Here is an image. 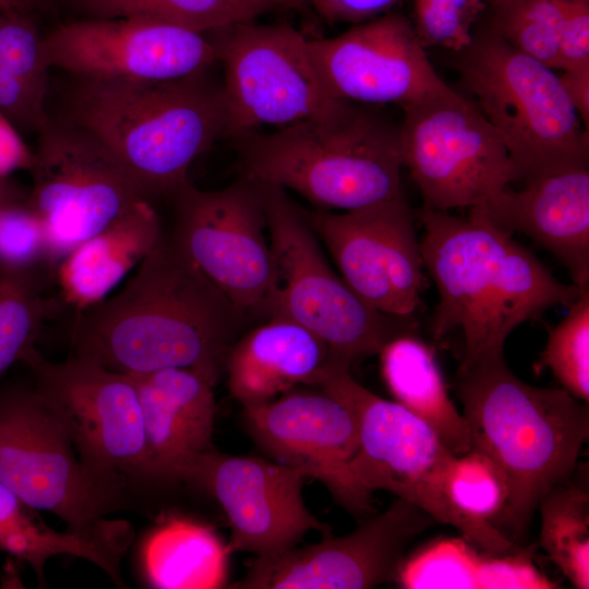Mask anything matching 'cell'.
I'll return each instance as SVG.
<instances>
[{"label": "cell", "mask_w": 589, "mask_h": 589, "mask_svg": "<svg viewBox=\"0 0 589 589\" xmlns=\"http://www.w3.org/2000/svg\"><path fill=\"white\" fill-rule=\"evenodd\" d=\"M248 316L163 236L117 294L76 312L71 346L113 372L192 369L216 384Z\"/></svg>", "instance_id": "1"}, {"label": "cell", "mask_w": 589, "mask_h": 589, "mask_svg": "<svg viewBox=\"0 0 589 589\" xmlns=\"http://www.w3.org/2000/svg\"><path fill=\"white\" fill-rule=\"evenodd\" d=\"M417 216L424 230L423 267L440 296L432 332L440 338L461 330L458 368L504 354L517 326L550 308H568L586 290L557 280L512 235L472 208L468 217H459L423 206Z\"/></svg>", "instance_id": "2"}, {"label": "cell", "mask_w": 589, "mask_h": 589, "mask_svg": "<svg viewBox=\"0 0 589 589\" xmlns=\"http://www.w3.org/2000/svg\"><path fill=\"white\" fill-rule=\"evenodd\" d=\"M455 390L464 406L471 448L489 457L508 489L494 527L519 545L543 495L575 472L589 436L588 404L565 389L532 386L504 354L458 368ZM504 534V533H503Z\"/></svg>", "instance_id": "3"}, {"label": "cell", "mask_w": 589, "mask_h": 589, "mask_svg": "<svg viewBox=\"0 0 589 589\" xmlns=\"http://www.w3.org/2000/svg\"><path fill=\"white\" fill-rule=\"evenodd\" d=\"M64 120L120 161L143 194L172 197L193 160L227 137L223 85L206 70L170 81L76 79Z\"/></svg>", "instance_id": "4"}, {"label": "cell", "mask_w": 589, "mask_h": 589, "mask_svg": "<svg viewBox=\"0 0 589 589\" xmlns=\"http://www.w3.org/2000/svg\"><path fill=\"white\" fill-rule=\"evenodd\" d=\"M229 140L241 175L320 208L353 211L404 195L399 125L375 105L337 99L275 132L252 129Z\"/></svg>", "instance_id": "5"}, {"label": "cell", "mask_w": 589, "mask_h": 589, "mask_svg": "<svg viewBox=\"0 0 589 589\" xmlns=\"http://www.w3.org/2000/svg\"><path fill=\"white\" fill-rule=\"evenodd\" d=\"M456 68L474 105L503 140L514 181L588 166V131L558 75L490 25L476 29Z\"/></svg>", "instance_id": "6"}, {"label": "cell", "mask_w": 589, "mask_h": 589, "mask_svg": "<svg viewBox=\"0 0 589 589\" xmlns=\"http://www.w3.org/2000/svg\"><path fill=\"white\" fill-rule=\"evenodd\" d=\"M350 362L335 358L314 387L341 400L353 413L359 447L348 472L365 492L389 491L430 514L436 522L460 530L491 554L521 549L490 522L465 516L448 495V477L456 455L422 420L396 401L360 385Z\"/></svg>", "instance_id": "7"}, {"label": "cell", "mask_w": 589, "mask_h": 589, "mask_svg": "<svg viewBox=\"0 0 589 589\" xmlns=\"http://www.w3.org/2000/svg\"><path fill=\"white\" fill-rule=\"evenodd\" d=\"M261 183L273 259L261 316L298 323L351 363L407 334L393 323L396 316L370 306L329 267L315 232L285 189Z\"/></svg>", "instance_id": "8"}, {"label": "cell", "mask_w": 589, "mask_h": 589, "mask_svg": "<svg viewBox=\"0 0 589 589\" xmlns=\"http://www.w3.org/2000/svg\"><path fill=\"white\" fill-rule=\"evenodd\" d=\"M0 480L26 505L87 532L118 506L119 485L74 453L63 422L34 387L0 392Z\"/></svg>", "instance_id": "9"}, {"label": "cell", "mask_w": 589, "mask_h": 589, "mask_svg": "<svg viewBox=\"0 0 589 589\" xmlns=\"http://www.w3.org/2000/svg\"><path fill=\"white\" fill-rule=\"evenodd\" d=\"M26 204L39 216L50 263L148 200L120 161L96 137L64 119L38 132Z\"/></svg>", "instance_id": "10"}, {"label": "cell", "mask_w": 589, "mask_h": 589, "mask_svg": "<svg viewBox=\"0 0 589 589\" xmlns=\"http://www.w3.org/2000/svg\"><path fill=\"white\" fill-rule=\"evenodd\" d=\"M171 199L177 252L238 309L261 316L273 274L262 183L240 175L215 191L189 183Z\"/></svg>", "instance_id": "11"}, {"label": "cell", "mask_w": 589, "mask_h": 589, "mask_svg": "<svg viewBox=\"0 0 589 589\" xmlns=\"http://www.w3.org/2000/svg\"><path fill=\"white\" fill-rule=\"evenodd\" d=\"M402 110V164L410 170L424 207L471 208L514 181L503 140L473 101L458 93Z\"/></svg>", "instance_id": "12"}, {"label": "cell", "mask_w": 589, "mask_h": 589, "mask_svg": "<svg viewBox=\"0 0 589 589\" xmlns=\"http://www.w3.org/2000/svg\"><path fill=\"white\" fill-rule=\"evenodd\" d=\"M209 33L225 72L227 139L316 116L337 101L323 84L309 40L292 26L248 21Z\"/></svg>", "instance_id": "13"}, {"label": "cell", "mask_w": 589, "mask_h": 589, "mask_svg": "<svg viewBox=\"0 0 589 589\" xmlns=\"http://www.w3.org/2000/svg\"><path fill=\"white\" fill-rule=\"evenodd\" d=\"M22 361L95 474L116 482L120 474L147 479L142 409L129 375L79 356L53 362L35 347Z\"/></svg>", "instance_id": "14"}, {"label": "cell", "mask_w": 589, "mask_h": 589, "mask_svg": "<svg viewBox=\"0 0 589 589\" xmlns=\"http://www.w3.org/2000/svg\"><path fill=\"white\" fill-rule=\"evenodd\" d=\"M48 69L75 79L170 81L207 70L216 48L203 34L148 19L81 17L43 35Z\"/></svg>", "instance_id": "15"}, {"label": "cell", "mask_w": 589, "mask_h": 589, "mask_svg": "<svg viewBox=\"0 0 589 589\" xmlns=\"http://www.w3.org/2000/svg\"><path fill=\"white\" fill-rule=\"evenodd\" d=\"M341 278L370 306L392 316L419 305L423 261L405 196L340 214L302 211Z\"/></svg>", "instance_id": "16"}, {"label": "cell", "mask_w": 589, "mask_h": 589, "mask_svg": "<svg viewBox=\"0 0 589 589\" xmlns=\"http://www.w3.org/2000/svg\"><path fill=\"white\" fill-rule=\"evenodd\" d=\"M436 521L419 506L396 497L381 514L340 537L274 557H255L230 588L366 589L396 579L408 546Z\"/></svg>", "instance_id": "17"}, {"label": "cell", "mask_w": 589, "mask_h": 589, "mask_svg": "<svg viewBox=\"0 0 589 589\" xmlns=\"http://www.w3.org/2000/svg\"><path fill=\"white\" fill-rule=\"evenodd\" d=\"M309 50L324 86L337 99L404 109L458 94L440 77L410 19L400 13L309 40Z\"/></svg>", "instance_id": "18"}, {"label": "cell", "mask_w": 589, "mask_h": 589, "mask_svg": "<svg viewBox=\"0 0 589 589\" xmlns=\"http://www.w3.org/2000/svg\"><path fill=\"white\" fill-rule=\"evenodd\" d=\"M305 478L297 467L212 448L187 481L205 488L220 504L231 528V551L274 557L297 546L310 530L330 533L303 502Z\"/></svg>", "instance_id": "19"}, {"label": "cell", "mask_w": 589, "mask_h": 589, "mask_svg": "<svg viewBox=\"0 0 589 589\" xmlns=\"http://www.w3.org/2000/svg\"><path fill=\"white\" fill-rule=\"evenodd\" d=\"M243 407L247 429L266 454L321 481L351 514L371 512V494L348 472L359 431L341 400L320 388L291 389L275 400Z\"/></svg>", "instance_id": "20"}, {"label": "cell", "mask_w": 589, "mask_h": 589, "mask_svg": "<svg viewBox=\"0 0 589 589\" xmlns=\"http://www.w3.org/2000/svg\"><path fill=\"white\" fill-rule=\"evenodd\" d=\"M471 208L509 235L533 239L566 267L576 287L589 288L588 166L542 175L520 191L507 187Z\"/></svg>", "instance_id": "21"}, {"label": "cell", "mask_w": 589, "mask_h": 589, "mask_svg": "<svg viewBox=\"0 0 589 589\" xmlns=\"http://www.w3.org/2000/svg\"><path fill=\"white\" fill-rule=\"evenodd\" d=\"M129 376L142 409L147 479L187 480L213 448L215 383L192 369Z\"/></svg>", "instance_id": "22"}, {"label": "cell", "mask_w": 589, "mask_h": 589, "mask_svg": "<svg viewBox=\"0 0 589 589\" xmlns=\"http://www.w3.org/2000/svg\"><path fill=\"white\" fill-rule=\"evenodd\" d=\"M335 357L305 327L269 317L235 341L225 371L231 395L248 406L272 400L301 384L315 386Z\"/></svg>", "instance_id": "23"}, {"label": "cell", "mask_w": 589, "mask_h": 589, "mask_svg": "<svg viewBox=\"0 0 589 589\" xmlns=\"http://www.w3.org/2000/svg\"><path fill=\"white\" fill-rule=\"evenodd\" d=\"M148 200L74 248L55 273L63 302L75 312L104 299L163 238Z\"/></svg>", "instance_id": "24"}, {"label": "cell", "mask_w": 589, "mask_h": 589, "mask_svg": "<svg viewBox=\"0 0 589 589\" xmlns=\"http://www.w3.org/2000/svg\"><path fill=\"white\" fill-rule=\"evenodd\" d=\"M378 354L395 401L426 423L456 456L469 452L468 423L448 396L432 349L407 333L389 340Z\"/></svg>", "instance_id": "25"}, {"label": "cell", "mask_w": 589, "mask_h": 589, "mask_svg": "<svg viewBox=\"0 0 589 589\" xmlns=\"http://www.w3.org/2000/svg\"><path fill=\"white\" fill-rule=\"evenodd\" d=\"M230 549L207 525L171 516L157 525L142 548L147 582L159 589L225 587Z\"/></svg>", "instance_id": "26"}, {"label": "cell", "mask_w": 589, "mask_h": 589, "mask_svg": "<svg viewBox=\"0 0 589 589\" xmlns=\"http://www.w3.org/2000/svg\"><path fill=\"white\" fill-rule=\"evenodd\" d=\"M539 545L577 589L589 588V492L575 472L540 500Z\"/></svg>", "instance_id": "27"}, {"label": "cell", "mask_w": 589, "mask_h": 589, "mask_svg": "<svg viewBox=\"0 0 589 589\" xmlns=\"http://www.w3.org/2000/svg\"><path fill=\"white\" fill-rule=\"evenodd\" d=\"M502 554L477 553L464 540L436 539L405 558L396 580L408 589H502Z\"/></svg>", "instance_id": "28"}, {"label": "cell", "mask_w": 589, "mask_h": 589, "mask_svg": "<svg viewBox=\"0 0 589 589\" xmlns=\"http://www.w3.org/2000/svg\"><path fill=\"white\" fill-rule=\"evenodd\" d=\"M88 19H148L200 34L252 21L263 11L248 0H63Z\"/></svg>", "instance_id": "29"}, {"label": "cell", "mask_w": 589, "mask_h": 589, "mask_svg": "<svg viewBox=\"0 0 589 589\" xmlns=\"http://www.w3.org/2000/svg\"><path fill=\"white\" fill-rule=\"evenodd\" d=\"M578 0H520L494 7L490 26L508 44L558 70L560 40Z\"/></svg>", "instance_id": "30"}, {"label": "cell", "mask_w": 589, "mask_h": 589, "mask_svg": "<svg viewBox=\"0 0 589 589\" xmlns=\"http://www.w3.org/2000/svg\"><path fill=\"white\" fill-rule=\"evenodd\" d=\"M56 308L41 294L37 276L0 274V376L35 347Z\"/></svg>", "instance_id": "31"}, {"label": "cell", "mask_w": 589, "mask_h": 589, "mask_svg": "<svg viewBox=\"0 0 589 589\" xmlns=\"http://www.w3.org/2000/svg\"><path fill=\"white\" fill-rule=\"evenodd\" d=\"M567 393L589 401V288L569 306L567 315L549 332L540 357Z\"/></svg>", "instance_id": "32"}, {"label": "cell", "mask_w": 589, "mask_h": 589, "mask_svg": "<svg viewBox=\"0 0 589 589\" xmlns=\"http://www.w3.org/2000/svg\"><path fill=\"white\" fill-rule=\"evenodd\" d=\"M448 495L465 516L494 526L508 496L506 481L496 465L471 448L456 456L448 477Z\"/></svg>", "instance_id": "33"}, {"label": "cell", "mask_w": 589, "mask_h": 589, "mask_svg": "<svg viewBox=\"0 0 589 589\" xmlns=\"http://www.w3.org/2000/svg\"><path fill=\"white\" fill-rule=\"evenodd\" d=\"M52 271L39 216L26 202L0 204V274L37 276Z\"/></svg>", "instance_id": "34"}, {"label": "cell", "mask_w": 589, "mask_h": 589, "mask_svg": "<svg viewBox=\"0 0 589 589\" xmlns=\"http://www.w3.org/2000/svg\"><path fill=\"white\" fill-rule=\"evenodd\" d=\"M488 0H412L414 32L424 48L460 52L472 41Z\"/></svg>", "instance_id": "35"}, {"label": "cell", "mask_w": 589, "mask_h": 589, "mask_svg": "<svg viewBox=\"0 0 589 589\" xmlns=\"http://www.w3.org/2000/svg\"><path fill=\"white\" fill-rule=\"evenodd\" d=\"M0 61L46 97L49 69L43 57V35L14 4L0 8Z\"/></svg>", "instance_id": "36"}, {"label": "cell", "mask_w": 589, "mask_h": 589, "mask_svg": "<svg viewBox=\"0 0 589 589\" xmlns=\"http://www.w3.org/2000/svg\"><path fill=\"white\" fill-rule=\"evenodd\" d=\"M46 97L0 61V112L17 130L38 133L49 121Z\"/></svg>", "instance_id": "37"}, {"label": "cell", "mask_w": 589, "mask_h": 589, "mask_svg": "<svg viewBox=\"0 0 589 589\" xmlns=\"http://www.w3.org/2000/svg\"><path fill=\"white\" fill-rule=\"evenodd\" d=\"M586 63H589V0H578L561 35L558 70Z\"/></svg>", "instance_id": "38"}, {"label": "cell", "mask_w": 589, "mask_h": 589, "mask_svg": "<svg viewBox=\"0 0 589 589\" xmlns=\"http://www.w3.org/2000/svg\"><path fill=\"white\" fill-rule=\"evenodd\" d=\"M400 0H309L329 23L359 24L392 12Z\"/></svg>", "instance_id": "39"}, {"label": "cell", "mask_w": 589, "mask_h": 589, "mask_svg": "<svg viewBox=\"0 0 589 589\" xmlns=\"http://www.w3.org/2000/svg\"><path fill=\"white\" fill-rule=\"evenodd\" d=\"M33 152L23 142L17 130L0 112V177H8L15 170H29Z\"/></svg>", "instance_id": "40"}, {"label": "cell", "mask_w": 589, "mask_h": 589, "mask_svg": "<svg viewBox=\"0 0 589 589\" xmlns=\"http://www.w3.org/2000/svg\"><path fill=\"white\" fill-rule=\"evenodd\" d=\"M35 512L0 480V528L36 527L44 521Z\"/></svg>", "instance_id": "41"}, {"label": "cell", "mask_w": 589, "mask_h": 589, "mask_svg": "<svg viewBox=\"0 0 589 589\" xmlns=\"http://www.w3.org/2000/svg\"><path fill=\"white\" fill-rule=\"evenodd\" d=\"M560 82L580 119L589 124V63L567 69L558 75Z\"/></svg>", "instance_id": "42"}, {"label": "cell", "mask_w": 589, "mask_h": 589, "mask_svg": "<svg viewBox=\"0 0 589 589\" xmlns=\"http://www.w3.org/2000/svg\"><path fill=\"white\" fill-rule=\"evenodd\" d=\"M27 195L28 194L8 177H0V204L25 202Z\"/></svg>", "instance_id": "43"}, {"label": "cell", "mask_w": 589, "mask_h": 589, "mask_svg": "<svg viewBox=\"0 0 589 589\" xmlns=\"http://www.w3.org/2000/svg\"><path fill=\"white\" fill-rule=\"evenodd\" d=\"M263 12L273 8L296 9L309 3V0H248Z\"/></svg>", "instance_id": "44"}, {"label": "cell", "mask_w": 589, "mask_h": 589, "mask_svg": "<svg viewBox=\"0 0 589 589\" xmlns=\"http://www.w3.org/2000/svg\"><path fill=\"white\" fill-rule=\"evenodd\" d=\"M514 1H520V0H488L489 4H491L492 8L501 5V4L514 2Z\"/></svg>", "instance_id": "45"}, {"label": "cell", "mask_w": 589, "mask_h": 589, "mask_svg": "<svg viewBox=\"0 0 589 589\" xmlns=\"http://www.w3.org/2000/svg\"><path fill=\"white\" fill-rule=\"evenodd\" d=\"M14 4V0H0V8Z\"/></svg>", "instance_id": "46"}]
</instances>
